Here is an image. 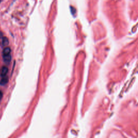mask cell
Here are the masks:
<instances>
[{
	"mask_svg": "<svg viewBox=\"0 0 138 138\" xmlns=\"http://www.w3.org/2000/svg\"><path fill=\"white\" fill-rule=\"evenodd\" d=\"M1 1H0V3H1Z\"/></svg>",
	"mask_w": 138,
	"mask_h": 138,
	"instance_id": "52a82bcc",
	"label": "cell"
},
{
	"mask_svg": "<svg viewBox=\"0 0 138 138\" xmlns=\"http://www.w3.org/2000/svg\"><path fill=\"white\" fill-rule=\"evenodd\" d=\"M8 82V78L7 77H3L0 81V85H5Z\"/></svg>",
	"mask_w": 138,
	"mask_h": 138,
	"instance_id": "3957f363",
	"label": "cell"
},
{
	"mask_svg": "<svg viewBox=\"0 0 138 138\" xmlns=\"http://www.w3.org/2000/svg\"><path fill=\"white\" fill-rule=\"evenodd\" d=\"M8 72V68H7L6 66H3L1 72V77H5L6 76V74H7Z\"/></svg>",
	"mask_w": 138,
	"mask_h": 138,
	"instance_id": "6da1fadb",
	"label": "cell"
},
{
	"mask_svg": "<svg viewBox=\"0 0 138 138\" xmlns=\"http://www.w3.org/2000/svg\"><path fill=\"white\" fill-rule=\"evenodd\" d=\"M3 56V60L6 63H9L11 61V56L10 55H7V56Z\"/></svg>",
	"mask_w": 138,
	"mask_h": 138,
	"instance_id": "5b68a950",
	"label": "cell"
},
{
	"mask_svg": "<svg viewBox=\"0 0 138 138\" xmlns=\"http://www.w3.org/2000/svg\"><path fill=\"white\" fill-rule=\"evenodd\" d=\"M2 97H3V93L2 92L0 91V100H1V99L2 98Z\"/></svg>",
	"mask_w": 138,
	"mask_h": 138,
	"instance_id": "8992f818",
	"label": "cell"
},
{
	"mask_svg": "<svg viewBox=\"0 0 138 138\" xmlns=\"http://www.w3.org/2000/svg\"><path fill=\"white\" fill-rule=\"evenodd\" d=\"M10 52H11V49L9 47H7L4 49L3 51V56H7L10 55Z\"/></svg>",
	"mask_w": 138,
	"mask_h": 138,
	"instance_id": "7a4b0ae2",
	"label": "cell"
},
{
	"mask_svg": "<svg viewBox=\"0 0 138 138\" xmlns=\"http://www.w3.org/2000/svg\"><path fill=\"white\" fill-rule=\"evenodd\" d=\"M2 44V45L3 46V47H6L7 45L9 44V40L8 39L7 37H3Z\"/></svg>",
	"mask_w": 138,
	"mask_h": 138,
	"instance_id": "277c9868",
	"label": "cell"
}]
</instances>
